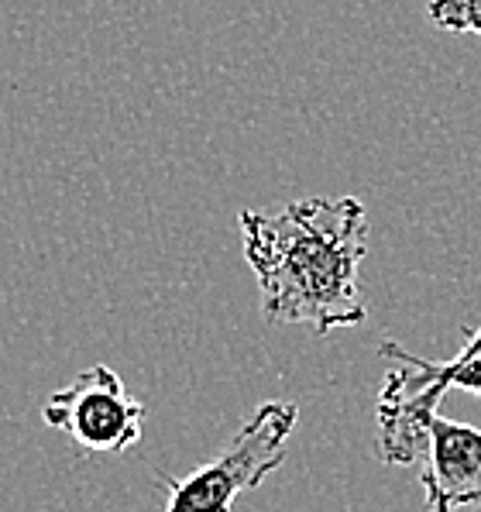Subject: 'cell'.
I'll return each instance as SVG.
<instances>
[{
    "label": "cell",
    "mask_w": 481,
    "mask_h": 512,
    "mask_svg": "<svg viewBox=\"0 0 481 512\" xmlns=\"http://www.w3.org/2000/svg\"><path fill=\"white\" fill-rule=\"evenodd\" d=\"M420 482L427 492V512L481 506V430L437 413L420 461Z\"/></svg>",
    "instance_id": "obj_4"
},
{
    "label": "cell",
    "mask_w": 481,
    "mask_h": 512,
    "mask_svg": "<svg viewBox=\"0 0 481 512\" xmlns=\"http://www.w3.org/2000/svg\"><path fill=\"white\" fill-rule=\"evenodd\" d=\"M241 238L268 324H303L323 337L368 320L358 282L368 251L361 200L313 196L272 210H244Z\"/></svg>",
    "instance_id": "obj_1"
},
{
    "label": "cell",
    "mask_w": 481,
    "mask_h": 512,
    "mask_svg": "<svg viewBox=\"0 0 481 512\" xmlns=\"http://www.w3.org/2000/svg\"><path fill=\"white\" fill-rule=\"evenodd\" d=\"M427 14L440 31L481 38V0H430Z\"/></svg>",
    "instance_id": "obj_5"
},
{
    "label": "cell",
    "mask_w": 481,
    "mask_h": 512,
    "mask_svg": "<svg viewBox=\"0 0 481 512\" xmlns=\"http://www.w3.org/2000/svg\"><path fill=\"white\" fill-rule=\"evenodd\" d=\"M296 420V403H262L220 458L186 478H162L165 512H234L241 492L258 488L282 468Z\"/></svg>",
    "instance_id": "obj_2"
},
{
    "label": "cell",
    "mask_w": 481,
    "mask_h": 512,
    "mask_svg": "<svg viewBox=\"0 0 481 512\" xmlns=\"http://www.w3.org/2000/svg\"><path fill=\"white\" fill-rule=\"evenodd\" d=\"M42 416L90 454H124L145 433V406L110 365L86 368L66 389L52 392Z\"/></svg>",
    "instance_id": "obj_3"
}]
</instances>
